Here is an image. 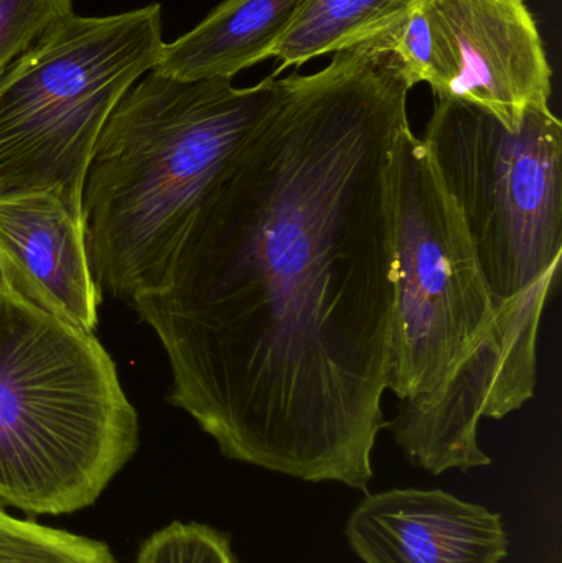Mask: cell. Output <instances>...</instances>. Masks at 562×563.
<instances>
[{"label": "cell", "instance_id": "cell-9", "mask_svg": "<svg viewBox=\"0 0 562 563\" xmlns=\"http://www.w3.org/2000/svg\"><path fill=\"white\" fill-rule=\"evenodd\" d=\"M345 534L365 563H500L508 555L500 515L442 489L366 493Z\"/></svg>", "mask_w": 562, "mask_h": 563}, {"label": "cell", "instance_id": "cell-13", "mask_svg": "<svg viewBox=\"0 0 562 563\" xmlns=\"http://www.w3.org/2000/svg\"><path fill=\"white\" fill-rule=\"evenodd\" d=\"M137 563H240L227 534L198 525L172 522L139 549Z\"/></svg>", "mask_w": 562, "mask_h": 563}, {"label": "cell", "instance_id": "cell-7", "mask_svg": "<svg viewBox=\"0 0 562 563\" xmlns=\"http://www.w3.org/2000/svg\"><path fill=\"white\" fill-rule=\"evenodd\" d=\"M411 88L474 106L518 131L528 109L550 108L553 69L527 0H418L382 35Z\"/></svg>", "mask_w": 562, "mask_h": 563}, {"label": "cell", "instance_id": "cell-12", "mask_svg": "<svg viewBox=\"0 0 562 563\" xmlns=\"http://www.w3.org/2000/svg\"><path fill=\"white\" fill-rule=\"evenodd\" d=\"M0 563H118L95 539L19 519L0 508Z\"/></svg>", "mask_w": 562, "mask_h": 563}, {"label": "cell", "instance_id": "cell-1", "mask_svg": "<svg viewBox=\"0 0 562 563\" xmlns=\"http://www.w3.org/2000/svg\"><path fill=\"white\" fill-rule=\"evenodd\" d=\"M411 89L382 38L284 78L201 198L167 285L132 301L167 353L170 402L227 459L362 492L372 482Z\"/></svg>", "mask_w": 562, "mask_h": 563}, {"label": "cell", "instance_id": "cell-4", "mask_svg": "<svg viewBox=\"0 0 562 563\" xmlns=\"http://www.w3.org/2000/svg\"><path fill=\"white\" fill-rule=\"evenodd\" d=\"M137 446V412L98 338L0 297V503L81 511Z\"/></svg>", "mask_w": 562, "mask_h": 563}, {"label": "cell", "instance_id": "cell-6", "mask_svg": "<svg viewBox=\"0 0 562 563\" xmlns=\"http://www.w3.org/2000/svg\"><path fill=\"white\" fill-rule=\"evenodd\" d=\"M422 144L500 300L544 313L562 256V124L531 108L518 131L436 101Z\"/></svg>", "mask_w": 562, "mask_h": 563}, {"label": "cell", "instance_id": "cell-15", "mask_svg": "<svg viewBox=\"0 0 562 563\" xmlns=\"http://www.w3.org/2000/svg\"><path fill=\"white\" fill-rule=\"evenodd\" d=\"M0 297H10L9 287H7L5 277H3L2 267H0Z\"/></svg>", "mask_w": 562, "mask_h": 563}, {"label": "cell", "instance_id": "cell-3", "mask_svg": "<svg viewBox=\"0 0 562 563\" xmlns=\"http://www.w3.org/2000/svg\"><path fill=\"white\" fill-rule=\"evenodd\" d=\"M283 91L276 75L231 79L145 73L96 142L81 208L99 295L132 303L167 285L178 246L210 185Z\"/></svg>", "mask_w": 562, "mask_h": 563}, {"label": "cell", "instance_id": "cell-5", "mask_svg": "<svg viewBox=\"0 0 562 563\" xmlns=\"http://www.w3.org/2000/svg\"><path fill=\"white\" fill-rule=\"evenodd\" d=\"M158 3L68 19L0 73V198L52 191L82 218L96 142L122 96L154 69Z\"/></svg>", "mask_w": 562, "mask_h": 563}, {"label": "cell", "instance_id": "cell-10", "mask_svg": "<svg viewBox=\"0 0 562 563\" xmlns=\"http://www.w3.org/2000/svg\"><path fill=\"white\" fill-rule=\"evenodd\" d=\"M309 0H224L197 26L165 42L154 71L168 78L231 79L273 58Z\"/></svg>", "mask_w": 562, "mask_h": 563}, {"label": "cell", "instance_id": "cell-14", "mask_svg": "<svg viewBox=\"0 0 562 563\" xmlns=\"http://www.w3.org/2000/svg\"><path fill=\"white\" fill-rule=\"evenodd\" d=\"M71 13L73 0H0V73Z\"/></svg>", "mask_w": 562, "mask_h": 563}, {"label": "cell", "instance_id": "cell-11", "mask_svg": "<svg viewBox=\"0 0 562 563\" xmlns=\"http://www.w3.org/2000/svg\"><path fill=\"white\" fill-rule=\"evenodd\" d=\"M416 3L418 0H309L274 52L273 58L279 62L274 75L385 35Z\"/></svg>", "mask_w": 562, "mask_h": 563}, {"label": "cell", "instance_id": "cell-8", "mask_svg": "<svg viewBox=\"0 0 562 563\" xmlns=\"http://www.w3.org/2000/svg\"><path fill=\"white\" fill-rule=\"evenodd\" d=\"M0 267L10 297L95 331L101 295L82 218L52 191L0 198Z\"/></svg>", "mask_w": 562, "mask_h": 563}, {"label": "cell", "instance_id": "cell-2", "mask_svg": "<svg viewBox=\"0 0 562 563\" xmlns=\"http://www.w3.org/2000/svg\"><path fill=\"white\" fill-rule=\"evenodd\" d=\"M393 200L396 297L386 390L398 410L386 429L408 462L431 475L488 466L478 427L535 396L543 314L491 290L411 128L396 145Z\"/></svg>", "mask_w": 562, "mask_h": 563}]
</instances>
